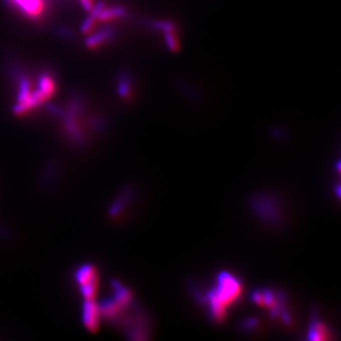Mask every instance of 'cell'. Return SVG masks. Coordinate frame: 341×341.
I'll use <instances>...</instances> for the list:
<instances>
[{
  "label": "cell",
  "mask_w": 341,
  "mask_h": 341,
  "mask_svg": "<svg viewBox=\"0 0 341 341\" xmlns=\"http://www.w3.org/2000/svg\"><path fill=\"white\" fill-rule=\"evenodd\" d=\"M242 292L243 285L234 275L228 272L220 273L214 287L205 297L213 320L217 322L224 320L227 316L228 307L236 302Z\"/></svg>",
  "instance_id": "obj_1"
},
{
  "label": "cell",
  "mask_w": 341,
  "mask_h": 341,
  "mask_svg": "<svg viewBox=\"0 0 341 341\" xmlns=\"http://www.w3.org/2000/svg\"><path fill=\"white\" fill-rule=\"evenodd\" d=\"M7 2L21 15L33 20L43 18L49 7L48 0H7Z\"/></svg>",
  "instance_id": "obj_2"
},
{
  "label": "cell",
  "mask_w": 341,
  "mask_h": 341,
  "mask_svg": "<svg viewBox=\"0 0 341 341\" xmlns=\"http://www.w3.org/2000/svg\"><path fill=\"white\" fill-rule=\"evenodd\" d=\"M80 288L86 299H94L98 289V274L92 265H83L76 274Z\"/></svg>",
  "instance_id": "obj_3"
},
{
  "label": "cell",
  "mask_w": 341,
  "mask_h": 341,
  "mask_svg": "<svg viewBox=\"0 0 341 341\" xmlns=\"http://www.w3.org/2000/svg\"><path fill=\"white\" fill-rule=\"evenodd\" d=\"M252 299L256 303L269 308L272 315L275 316L282 312L281 305L283 303V300L280 295H276L271 290L267 289L257 290L252 294ZM282 314L284 315V318L286 319L287 318L286 314H284V312H282Z\"/></svg>",
  "instance_id": "obj_4"
},
{
  "label": "cell",
  "mask_w": 341,
  "mask_h": 341,
  "mask_svg": "<svg viewBox=\"0 0 341 341\" xmlns=\"http://www.w3.org/2000/svg\"><path fill=\"white\" fill-rule=\"evenodd\" d=\"M101 309L94 299H86L84 304V323L89 330L95 331L99 326Z\"/></svg>",
  "instance_id": "obj_5"
},
{
  "label": "cell",
  "mask_w": 341,
  "mask_h": 341,
  "mask_svg": "<svg viewBox=\"0 0 341 341\" xmlns=\"http://www.w3.org/2000/svg\"><path fill=\"white\" fill-rule=\"evenodd\" d=\"M37 88L48 100L52 98L55 92V82L53 76L48 72L41 73L38 78Z\"/></svg>",
  "instance_id": "obj_6"
},
{
  "label": "cell",
  "mask_w": 341,
  "mask_h": 341,
  "mask_svg": "<svg viewBox=\"0 0 341 341\" xmlns=\"http://www.w3.org/2000/svg\"><path fill=\"white\" fill-rule=\"evenodd\" d=\"M308 337L311 340H325L330 337V332L321 321L314 319L310 325Z\"/></svg>",
  "instance_id": "obj_7"
},
{
  "label": "cell",
  "mask_w": 341,
  "mask_h": 341,
  "mask_svg": "<svg viewBox=\"0 0 341 341\" xmlns=\"http://www.w3.org/2000/svg\"><path fill=\"white\" fill-rule=\"evenodd\" d=\"M112 31L110 30H104L100 33H97L95 35H91L86 40V46L89 49H94L101 45L105 43L109 38L112 37Z\"/></svg>",
  "instance_id": "obj_8"
},
{
  "label": "cell",
  "mask_w": 341,
  "mask_h": 341,
  "mask_svg": "<svg viewBox=\"0 0 341 341\" xmlns=\"http://www.w3.org/2000/svg\"><path fill=\"white\" fill-rule=\"evenodd\" d=\"M126 15L125 10L121 7H113V8H104L99 14L97 19L101 22H108L114 19L123 18Z\"/></svg>",
  "instance_id": "obj_9"
},
{
  "label": "cell",
  "mask_w": 341,
  "mask_h": 341,
  "mask_svg": "<svg viewBox=\"0 0 341 341\" xmlns=\"http://www.w3.org/2000/svg\"><path fill=\"white\" fill-rule=\"evenodd\" d=\"M95 21L96 19L94 18H92L91 16L89 18H87L85 20V22L83 23V26H82V32L84 34H88L89 32L92 31V29L94 28V25H95Z\"/></svg>",
  "instance_id": "obj_10"
},
{
  "label": "cell",
  "mask_w": 341,
  "mask_h": 341,
  "mask_svg": "<svg viewBox=\"0 0 341 341\" xmlns=\"http://www.w3.org/2000/svg\"><path fill=\"white\" fill-rule=\"evenodd\" d=\"M120 94L123 97H126L129 93V85L126 80L122 79L120 82V88H119Z\"/></svg>",
  "instance_id": "obj_11"
},
{
  "label": "cell",
  "mask_w": 341,
  "mask_h": 341,
  "mask_svg": "<svg viewBox=\"0 0 341 341\" xmlns=\"http://www.w3.org/2000/svg\"><path fill=\"white\" fill-rule=\"evenodd\" d=\"M82 6L87 10L88 12H91L92 9H93V3H92V0H80Z\"/></svg>",
  "instance_id": "obj_12"
}]
</instances>
